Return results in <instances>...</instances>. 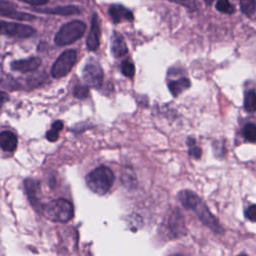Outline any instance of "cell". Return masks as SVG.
Here are the masks:
<instances>
[{"instance_id": "cell-1", "label": "cell", "mask_w": 256, "mask_h": 256, "mask_svg": "<svg viewBox=\"0 0 256 256\" xmlns=\"http://www.w3.org/2000/svg\"><path fill=\"white\" fill-rule=\"evenodd\" d=\"M178 198L185 208L190 209L193 212H195V214H197V217L201 220V222L204 225H206L208 228H210L217 234L224 233V229L222 228L219 221L209 211L208 207L205 205V203H203V201L200 199L198 195H196L192 191L183 190L179 192Z\"/></svg>"}, {"instance_id": "cell-2", "label": "cell", "mask_w": 256, "mask_h": 256, "mask_svg": "<svg viewBox=\"0 0 256 256\" xmlns=\"http://www.w3.org/2000/svg\"><path fill=\"white\" fill-rule=\"evenodd\" d=\"M115 180L113 171L104 165L92 170L86 176V184L91 191L98 195L106 194Z\"/></svg>"}, {"instance_id": "cell-3", "label": "cell", "mask_w": 256, "mask_h": 256, "mask_svg": "<svg viewBox=\"0 0 256 256\" xmlns=\"http://www.w3.org/2000/svg\"><path fill=\"white\" fill-rule=\"evenodd\" d=\"M41 212L47 219L53 222H67L74 214L72 204L68 200L62 198L52 200L43 205Z\"/></svg>"}, {"instance_id": "cell-4", "label": "cell", "mask_w": 256, "mask_h": 256, "mask_svg": "<svg viewBox=\"0 0 256 256\" xmlns=\"http://www.w3.org/2000/svg\"><path fill=\"white\" fill-rule=\"evenodd\" d=\"M86 25L84 22L74 20L64 24L55 36V43L59 46H65L72 44L81 38L85 32Z\"/></svg>"}, {"instance_id": "cell-5", "label": "cell", "mask_w": 256, "mask_h": 256, "mask_svg": "<svg viewBox=\"0 0 256 256\" xmlns=\"http://www.w3.org/2000/svg\"><path fill=\"white\" fill-rule=\"evenodd\" d=\"M77 54L75 50L64 51L54 62L51 68V75L56 79L66 76L74 66Z\"/></svg>"}, {"instance_id": "cell-6", "label": "cell", "mask_w": 256, "mask_h": 256, "mask_svg": "<svg viewBox=\"0 0 256 256\" xmlns=\"http://www.w3.org/2000/svg\"><path fill=\"white\" fill-rule=\"evenodd\" d=\"M35 29L24 24L0 21V34L17 37V38H29L35 34Z\"/></svg>"}, {"instance_id": "cell-7", "label": "cell", "mask_w": 256, "mask_h": 256, "mask_svg": "<svg viewBox=\"0 0 256 256\" xmlns=\"http://www.w3.org/2000/svg\"><path fill=\"white\" fill-rule=\"evenodd\" d=\"M103 70L97 61L91 60L87 62L83 68V78L85 82L93 88H100L103 82Z\"/></svg>"}, {"instance_id": "cell-8", "label": "cell", "mask_w": 256, "mask_h": 256, "mask_svg": "<svg viewBox=\"0 0 256 256\" xmlns=\"http://www.w3.org/2000/svg\"><path fill=\"white\" fill-rule=\"evenodd\" d=\"M0 16L15 19V20H24V21H30L32 19H35L34 15L23 13L16 10L13 4L6 0H0Z\"/></svg>"}, {"instance_id": "cell-9", "label": "cell", "mask_w": 256, "mask_h": 256, "mask_svg": "<svg viewBox=\"0 0 256 256\" xmlns=\"http://www.w3.org/2000/svg\"><path fill=\"white\" fill-rule=\"evenodd\" d=\"M169 230L172 234L173 237L178 238L186 233V226L184 222V218L182 213L178 209H174L169 217V222H168Z\"/></svg>"}, {"instance_id": "cell-10", "label": "cell", "mask_w": 256, "mask_h": 256, "mask_svg": "<svg viewBox=\"0 0 256 256\" xmlns=\"http://www.w3.org/2000/svg\"><path fill=\"white\" fill-rule=\"evenodd\" d=\"M24 187L26 190V194L30 200L31 205L36 209L41 211L42 206L38 199V193L40 191V184L35 179H26L24 181Z\"/></svg>"}, {"instance_id": "cell-11", "label": "cell", "mask_w": 256, "mask_h": 256, "mask_svg": "<svg viewBox=\"0 0 256 256\" xmlns=\"http://www.w3.org/2000/svg\"><path fill=\"white\" fill-rule=\"evenodd\" d=\"M99 38H100V27H99V21L98 16L96 13L92 15L91 20V29L89 32V35L87 37V48L90 51H94L99 47Z\"/></svg>"}, {"instance_id": "cell-12", "label": "cell", "mask_w": 256, "mask_h": 256, "mask_svg": "<svg viewBox=\"0 0 256 256\" xmlns=\"http://www.w3.org/2000/svg\"><path fill=\"white\" fill-rule=\"evenodd\" d=\"M41 65V59L38 57H30L28 59L17 60L12 62L11 67L13 70L19 72H32Z\"/></svg>"}, {"instance_id": "cell-13", "label": "cell", "mask_w": 256, "mask_h": 256, "mask_svg": "<svg viewBox=\"0 0 256 256\" xmlns=\"http://www.w3.org/2000/svg\"><path fill=\"white\" fill-rule=\"evenodd\" d=\"M108 13L114 23H120L124 20L131 21L133 19L132 12L121 5H111L109 7Z\"/></svg>"}, {"instance_id": "cell-14", "label": "cell", "mask_w": 256, "mask_h": 256, "mask_svg": "<svg viewBox=\"0 0 256 256\" xmlns=\"http://www.w3.org/2000/svg\"><path fill=\"white\" fill-rule=\"evenodd\" d=\"M17 136L11 131H2L0 133V147L6 152H13L17 147Z\"/></svg>"}, {"instance_id": "cell-15", "label": "cell", "mask_w": 256, "mask_h": 256, "mask_svg": "<svg viewBox=\"0 0 256 256\" xmlns=\"http://www.w3.org/2000/svg\"><path fill=\"white\" fill-rule=\"evenodd\" d=\"M111 51L115 57H122L127 53V45L123 37L117 32H114L111 38Z\"/></svg>"}, {"instance_id": "cell-16", "label": "cell", "mask_w": 256, "mask_h": 256, "mask_svg": "<svg viewBox=\"0 0 256 256\" xmlns=\"http://www.w3.org/2000/svg\"><path fill=\"white\" fill-rule=\"evenodd\" d=\"M189 86H190V80L185 77H182V78H179L176 80H172L168 84L170 92L175 97L178 96L180 93H182L187 88H189Z\"/></svg>"}, {"instance_id": "cell-17", "label": "cell", "mask_w": 256, "mask_h": 256, "mask_svg": "<svg viewBox=\"0 0 256 256\" xmlns=\"http://www.w3.org/2000/svg\"><path fill=\"white\" fill-rule=\"evenodd\" d=\"M37 11L42 13H48V14H56V15H73L79 13V9L75 6H61V7H55V8H45V9H37Z\"/></svg>"}, {"instance_id": "cell-18", "label": "cell", "mask_w": 256, "mask_h": 256, "mask_svg": "<svg viewBox=\"0 0 256 256\" xmlns=\"http://www.w3.org/2000/svg\"><path fill=\"white\" fill-rule=\"evenodd\" d=\"M244 109L247 112L256 111V93L254 91H248L244 97Z\"/></svg>"}, {"instance_id": "cell-19", "label": "cell", "mask_w": 256, "mask_h": 256, "mask_svg": "<svg viewBox=\"0 0 256 256\" xmlns=\"http://www.w3.org/2000/svg\"><path fill=\"white\" fill-rule=\"evenodd\" d=\"M240 8L245 15L251 16L256 10V0H241Z\"/></svg>"}, {"instance_id": "cell-20", "label": "cell", "mask_w": 256, "mask_h": 256, "mask_svg": "<svg viewBox=\"0 0 256 256\" xmlns=\"http://www.w3.org/2000/svg\"><path fill=\"white\" fill-rule=\"evenodd\" d=\"M243 135L249 142H256V125L247 123L243 128Z\"/></svg>"}, {"instance_id": "cell-21", "label": "cell", "mask_w": 256, "mask_h": 256, "mask_svg": "<svg viewBox=\"0 0 256 256\" xmlns=\"http://www.w3.org/2000/svg\"><path fill=\"white\" fill-rule=\"evenodd\" d=\"M216 9L225 14H232L234 12V7L230 4L228 0H218L216 4Z\"/></svg>"}, {"instance_id": "cell-22", "label": "cell", "mask_w": 256, "mask_h": 256, "mask_svg": "<svg viewBox=\"0 0 256 256\" xmlns=\"http://www.w3.org/2000/svg\"><path fill=\"white\" fill-rule=\"evenodd\" d=\"M187 143L189 145V154L195 158V159H199L201 157V154H202V150L200 147H198L195 143V140L193 138H188L187 140Z\"/></svg>"}, {"instance_id": "cell-23", "label": "cell", "mask_w": 256, "mask_h": 256, "mask_svg": "<svg viewBox=\"0 0 256 256\" xmlns=\"http://www.w3.org/2000/svg\"><path fill=\"white\" fill-rule=\"evenodd\" d=\"M121 71L122 73L126 76V77H133L134 75V72H135V66L132 62L126 60L122 63V66H121Z\"/></svg>"}, {"instance_id": "cell-24", "label": "cell", "mask_w": 256, "mask_h": 256, "mask_svg": "<svg viewBox=\"0 0 256 256\" xmlns=\"http://www.w3.org/2000/svg\"><path fill=\"white\" fill-rule=\"evenodd\" d=\"M73 95L77 98L80 99H84L86 97H88L89 95V89L86 86H82V85H78L75 86V88L73 89Z\"/></svg>"}, {"instance_id": "cell-25", "label": "cell", "mask_w": 256, "mask_h": 256, "mask_svg": "<svg viewBox=\"0 0 256 256\" xmlns=\"http://www.w3.org/2000/svg\"><path fill=\"white\" fill-rule=\"evenodd\" d=\"M171 1L179 3V4H182V5H184L186 8H188L191 11H194V10L197 9V5H196L195 0H171Z\"/></svg>"}, {"instance_id": "cell-26", "label": "cell", "mask_w": 256, "mask_h": 256, "mask_svg": "<svg viewBox=\"0 0 256 256\" xmlns=\"http://www.w3.org/2000/svg\"><path fill=\"white\" fill-rule=\"evenodd\" d=\"M245 215L249 220L256 222V205L249 206L245 211Z\"/></svg>"}, {"instance_id": "cell-27", "label": "cell", "mask_w": 256, "mask_h": 256, "mask_svg": "<svg viewBox=\"0 0 256 256\" xmlns=\"http://www.w3.org/2000/svg\"><path fill=\"white\" fill-rule=\"evenodd\" d=\"M58 137H59V131H57V130H55V129H53V128H51V130H49V131L46 133V138H47L49 141H51V142L56 141V140L58 139Z\"/></svg>"}, {"instance_id": "cell-28", "label": "cell", "mask_w": 256, "mask_h": 256, "mask_svg": "<svg viewBox=\"0 0 256 256\" xmlns=\"http://www.w3.org/2000/svg\"><path fill=\"white\" fill-rule=\"evenodd\" d=\"M20 1H23V2H26V3H29V4H32V5H43V4H46L49 0H20Z\"/></svg>"}, {"instance_id": "cell-29", "label": "cell", "mask_w": 256, "mask_h": 256, "mask_svg": "<svg viewBox=\"0 0 256 256\" xmlns=\"http://www.w3.org/2000/svg\"><path fill=\"white\" fill-rule=\"evenodd\" d=\"M51 128H53V129H55L57 131H61L62 128H63V122L62 121H56V122H54L52 124Z\"/></svg>"}, {"instance_id": "cell-30", "label": "cell", "mask_w": 256, "mask_h": 256, "mask_svg": "<svg viewBox=\"0 0 256 256\" xmlns=\"http://www.w3.org/2000/svg\"><path fill=\"white\" fill-rule=\"evenodd\" d=\"M7 100H8V95L5 92L0 91V104H3Z\"/></svg>"}, {"instance_id": "cell-31", "label": "cell", "mask_w": 256, "mask_h": 256, "mask_svg": "<svg viewBox=\"0 0 256 256\" xmlns=\"http://www.w3.org/2000/svg\"><path fill=\"white\" fill-rule=\"evenodd\" d=\"M213 1H214V0H205V2H206L208 5H209V4H211Z\"/></svg>"}]
</instances>
